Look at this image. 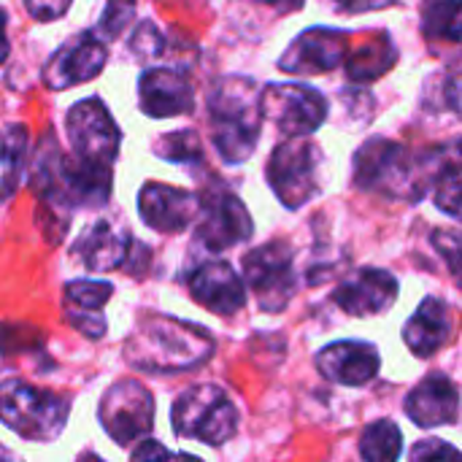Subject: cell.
Returning a JSON list of instances; mask_svg holds the SVG:
<instances>
[{"label": "cell", "mask_w": 462, "mask_h": 462, "mask_svg": "<svg viewBox=\"0 0 462 462\" xmlns=\"http://www.w3.org/2000/svg\"><path fill=\"white\" fill-rule=\"evenodd\" d=\"M254 233L252 217L246 206L241 203L238 195L233 192H214L200 200V214H198V230L195 238L211 249L222 252L230 246H238L249 241Z\"/></svg>", "instance_id": "8fae6325"}, {"label": "cell", "mask_w": 462, "mask_h": 462, "mask_svg": "<svg viewBox=\"0 0 462 462\" xmlns=\"http://www.w3.org/2000/svg\"><path fill=\"white\" fill-rule=\"evenodd\" d=\"M154 457H171V452L157 441H141V447L133 449V460H154Z\"/></svg>", "instance_id": "8d00e7d4"}, {"label": "cell", "mask_w": 462, "mask_h": 462, "mask_svg": "<svg viewBox=\"0 0 462 462\" xmlns=\"http://www.w3.org/2000/svg\"><path fill=\"white\" fill-rule=\"evenodd\" d=\"M439 84H441V108H452L462 116V76L457 73L439 76Z\"/></svg>", "instance_id": "e575fe53"}, {"label": "cell", "mask_w": 462, "mask_h": 462, "mask_svg": "<svg viewBox=\"0 0 462 462\" xmlns=\"http://www.w3.org/2000/svg\"><path fill=\"white\" fill-rule=\"evenodd\" d=\"M130 244H133L130 233L116 230L111 222L100 219L76 238L73 257L79 263H84V268H89V271H114V268L125 265Z\"/></svg>", "instance_id": "7402d4cb"}, {"label": "cell", "mask_w": 462, "mask_h": 462, "mask_svg": "<svg viewBox=\"0 0 462 462\" xmlns=\"http://www.w3.org/2000/svg\"><path fill=\"white\" fill-rule=\"evenodd\" d=\"M382 368L379 349L365 341H336L317 355V371L344 387H363Z\"/></svg>", "instance_id": "e0dca14e"}, {"label": "cell", "mask_w": 462, "mask_h": 462, "mask_svg": "<svg viewBox=\"0 0 462 462\" xmlns=\"http://www.w3.org/2000/svg\"><path fill=\"white\" fill-rule=\"evenodd\" d=\"M319 171L322 149L309 135L284 138L265 168L268 184L284 208H303L311 198L319 195Z\"/></svg>", "instance_id": "8992f818"}, {"label": "cell", "mask_w": 462, "mask_h": 462, "mask_svg": "<svg viewBox=\"0 0 462 462\" xmlns=\"http://www.w3.org/2000/svg\"><path fill=\"white\" fill-rule=\"evenodd\" d=\"M70 403L49 390H38L22 379L0 384V422L32 444H51L68 422Z\"/></svg>", "instance_id": "3957f363"}, {"label": "cell", "mask_w": 462, "mask_h": 462, "mask_svg": "<svg viewBox=\"0 0 462 462\" xmlns=\"http://www.w3.org/2000/svg\"><path fill=\"white\" fill-rule=\"evenodd\" d=\"M214 355V338L206 328L165 317L146 314L125 344V360L135 371L176 374L203 365Z\"/></svg>", "instance_id": "6da1fadb"}, {"label": "cell", "mask_w": 462, "mask_h": 462, "mask_svg": "<svg viewBox=\"0 0 462 462\" xmlns=\"http://www.w3.org/2000/svg\"><path fill=\"white\" fill-rule=\"evenodd\" d=\"M455 336V319H452V309L447 300L441 298H425L420 303V309L414 311V317L406 322L403 328V341L411 349V355L428 360L433 357L439 349H444Z\"/></svg>", "instance_id": "ffe728a7"}, {"label": "cell", "mask_w": 462, "mask_h": 462, "mask_svg": "<svg viewBox=\"0 0 462 462\" xmlns=\"http://www.w3.org/2000/svg\"><path fill=\"white\" fill-rule=\"evenodd\" d=\"M395 65V49L390 46V38H382V46H376V41L360 51H352V57L346 60V73L352 81H371L376 76H382L384 70H390Z\"/></svg>", "instance_id": "4316f807"}, {"label": "cell", "mask_w": 462, "mask_h": 462, "mask_svg": "<svg viewBox=\"0 0 462 462\" xmlns=\"http://www.w3.org/2000/svg\"><path fill=\"white\" fill-rule=\"evenodd\" d=\"M355 184L387 198H420L417 157L398 141L371 138L355 152Z\"/></svg>", "instance_id": "5b68a950"}, {"label": "cell", "mask_w": 462, "mask_h": 462, "mask_svg": "<svg viewBox=\"0 0 462 462\" xmlns=\"http://www.w3.org/2000/svg\"><path fill=\"white\" fill-rule=\"evenodd\" d=\"M130 49L135 57H157L162 54V35L152 22H141L138 30L130 35Z\"/></svg>", "instance_id": "1f68e13d"}, {"label": "cell", "mask_w": 462, "mask_h": 462, "mask_svg": "<svg viewBox=\"0 0 462 462\" xmlns=\"http://www.w3.org/2000/svg\"><path fill=\"white\" fill-rule=\"evenodd\" d=\"M133 19V0H108V5H106V11H103V16H100V22H97V30H95V35L103 41V38H116L125 27H127V22Z\"/></svg>", "instance_id": "4dcf8cb0"}, {"label": "cell", "mask_w": 462, "mask_h": 462, "mask_svg": "<svg viewBox=\"0 0 462 462\" xmlns=\"http://www.w3.org/2000/svg\"><path fill=\"white\" fill-rule=\"evenodd\" d=\"M111 195V165L87 157H62V203L103 206Z\"/></svg>", "instance_id": "44dd1931"}, {"label": "cell", "mask_w": 462, "mask_h": 462, "mask_svg": "<svg viewBox=\"0 0 462 462\" xmlns=\"http://www.w3.org/2000/svg\"><path fill=\"white\" fill-rule=\"evenodd\" d=\"M141 111L152 119L181 116L195 108V92L184 73L173 68H149L138 81Z\"/></svg>", "instance_id": "2e32d148"}, {"label": "cell", "mask_w": 462, "mask_h": 462, "mask_svg": "<svg viewBox=\"0 0 462 462\" xmlns=\"http://www.w3.org/2000/svg\"><path fill=\"white\" fill-rule=\"evenodd\" d=\"M398 279L384 268H357L333 292V300L349 317H376L395 306Z\"/></svg>", "instance_id": "7c38bea8"}, {"label": "cell", "mask_w": 462, "mask_h": 462, "mask_svg": "<svg viewBox=\"0 0 462 462\" xmlns=\"http://www.w3.org/2000/svg\"><path fill=\"white\" fill-rule=\"evenodd\" d=\"M333 5L338 14H365V11H379L384 5H393L395 0H325Z\"/></svg>", "instance_id": "d590c367"}, {"label": "cell", "mask_w": 462, "mask_h": 462, "mask_svg": "<svg viewBox=\"0 0 462 462\" xmlns=\"http://www.w3.org/2000/svg\"><path fill=\"white\" fill-rule=\"evenodd\" d=\"M211 138L219 157L230 165L249 160L263 127V89L246 76L222 79L208 95Z\"/></svg>", "instance_id": "7a4b0ae2"}, {"label": "cell", "mask_w": 462, "mask_h": 462, "mask_svg": "<svg viewBox=\"0 0 462 462\" xmlns=\"http://www.w3.org/2000/svg\"><path fill=\"white\" fill-rule=\"evenodd\" d=\"M414 462H430V460H462V452L457 447L447 444V441H439V439H425L420 441L411 455H409Z\"/></svg>", "instance_id": "d6a6232c"}, {"label": "cell", "mask_w": 462, "mask_h": 462, "mask_svg": "<svg viewBox=\"0 0 462 462\" xmlns=\"http://www.w3.org/2000/svg\"><path fill=\"white\" fill-rule=\"evenodd\" d=\"M433 249L439 252V257L444 260V265L449 268L455 284L462 287V236L452 233V230H436L430 236Z\"/></svg>", "instance_id": "f546056e"}, {"label": "cell", "mask_w": 462, "mask_h": 462, "mask_svg": "<svg viewBox=\"0 0 462 462\" xmlns=\"http://www.w3.org/2000/svg\"><path fill=\"white\" fill-rule=\"evenodd\" d=\"M106 65V46L95 32L70 38L43 68V81L51 89H68L95 79Z\"/></svg>", "instance_id": "5bb4252c"}, {"label": "cell", "mask_w": 462, "mask_h": 462, "mask_svg": "<svg viewBox=\"0 0 462 462\" xmlns=\"http://www.w3.org/2000/svg\"><path fill=\"white\" fill-rule=\"evenodd\" d=\"M403 455V433L393 420H376L363 430L360 457L368 462H393Z\"/></svg>", "instance_id": "d4e9b609"}, {"label": "cell", "mask_w": 462, "mask_h": 462, "mask_svg": "<svg viewBox=\"0 0 462 462\" xmlns=\"http://www.w3.org/2000/svg\"><path fill=\"white\" fill-rule=\"evenodd\" d=\"M114 287L108 282L79 279L65 284V319L87 338H100L106 333V319L100 309L111 300Z\"/></svg>", "instance_id": "603a6c76"}, {"label": "cell", "mask_w": 462, "mask_h": 462, "mask_svg": "<svg viewBox=\"0 0 462 462\" xmlns=\"http://www.w3.org/2000/svg\"><path fill=\"white\" fill-rule=\"evenodd\" d=\"M27 157V127L5 125L0 130V203L11 200Z\"/></svg>", "instance_id": "cb8c5ba5"}, {"label": "cell", "mask_w": 462, "mask_h": 462, "mask_svg": "<svg viewBox=\"0 0 462 462\" xmlns=\"http://www.w3.org/2000/svg\"><path fill=\"white\" fill-rule=\"evenodd\" d=\"M433 198H436V206L462 222V165L457 168H447L436 181H433Z\"/></svg>", "instance_id": "f1b7e54d"}, {"label": "cell", "mask_w": 462, "mask_h": 462, "mask_svg": "<svg viewBox=\"0 0 462 462\" xmlns=\"http://www.w3.org/2000/svg\"><path fill=\"white\" fill-rule=\"evenodd\" d=\"M430 43H462V0H439L425 11L422 22Z\"/></svg>", "instance_id": "484cf974"}, {"label": "cell", "mask_w": 462, "mask_h": 462, "mask_svg": "<svg viewBox=\"0 0 462 462\" xmlns=\"http://www.w3.org/2000/svg\"><path fill=\"white\" fill-rule=\"evenodd\" d=\"M100 425L119 447L141 441L154 425L152 393L138 379H122L111 384L100 401Z\"/></svg>", "instance_id": "9c48e42d"}, {"label": "cell", "mask_w": 462, "mask_h": 462, "mask_svg": "<svg viewBox=\"0 0 462 462\" xmlns=\"http://www.w3.org/2000/svg\"><path fill=\"white\" fill-rule=\"evenodd\" d=\"M260 3H265V5H271V8H276V11L287 14V11H298V8H303V3H306V0H260Z\"/></svg>", "instance_id": "74e56055"}, {"label": "cell", "mask_w": 462, "mask_h": 462, "mask_svg": "<svg viewBox=\"0 0 462 462\" xmlns=\"http://www.w3.org/2000/svg\"><path fill=\"white\" fill-rule=\"evenodd\" d=\"M152 152L165 160V162H179V165H198L203 162V143L195 130H176L165 133L154 141Z\"/></svg>", "instance_id": "83f0119b"}, {"label": "cell", "mask_w": 462, "mask_h": 462, "mask_svg": "<svg viewBox=\"0 0 462 462\" xmlns=\"http://www.w3.org/2000/svg\"><path fill=\"white\" fill-rule=\"evenodd\" d=\"M244 279L263 311L279 314L295 295L292 249L284 241L263 244L244 254Z\"/></svg>", "instance_id": "52a82bcc"}, {"label": "cell", "mask_w": 462, "mask_h": 462, "mask_svg": "<svg viewBox=\"0 0 462 462\" xmlns=\"http://www.w3.org/2000/svg\"><path fill=\"white\" fill-rule=\"evenodd\" d=\"M263 116L271 119L284 138L311 135L328 119V100L319 89L306 84H268L263 89Z\"/></svg>", "instance_id": "ba28073f"}, {"label": "cell", "mask_w": 462, "mask_h": 462, "mask_svg": "<svg viewBox=\"0 0 462 462\" xmlns=\"http://www.w3.org/2000/svg\"><path fill=\"white\" fill-rule=\"evenodd\" d=\"M406 417L420 428L452 425L460 414V393L447 374H428L406 395Z\"/></svg>", "instance_id": "d6986e66"}, {"label": "cell", "mask_w": 462, "mask_h": 462, "mask_svg": "<svg viewBox=\"0 0 462 462\" xmlns=\"http://www.w3.org/2000/svg\"><path fill=\"white\" fill-rule=\"evenodd\" d=\"M346 43L349 35L333 27H311L300 32L290 49L282 54L279 68L287 73H328L338 68L346 57Z\"/></svg>", "instance_id": "4fadbf2b"}, {"label": "cell", "mask_w": 462, "mask_h": 462, "mask_svg": "<svg viewBox=\"0 0 462 462\" xmlns=\"http://www.w3.org/2000/svg\"><path fill=\"white\" fill-rule=\"evenodd\" d=\"M65 130H68L73 154L95 160V162H108V165L116 160L122 133H119L116 122L111 119L108 108L103 106V100H97V97L79 100L68 111Z\"/></svg>", "instance_id": "30bf717a"}, {"label": "cell", "mask_w": 462, "mask_h": 462, "mask_svg": "<svg viewBox=\"0 0 462 462\" xmlns=\"http://www.w3.org/2000/svg\"><path fill=\"white\" fill-rule=\"evenodd\" d=\"M70 3L73 0H24V8L38 22H54L70 8Z\"/></svg>", "instance_id": "836d02e7"}, {"label": "cell", "mask_w": 462, "mask_h": 462, "mask_svg": "<svg viewBox=\"0 0 462 462\" xmlns=\"http://www.w3.org/2000/svg\"><path fill=\"white\" fill-rule=\"evenodd\" d=\"M5 22H8V16H5V11L0 8V65L8 60V35H5Z\"/></svg>", "instance_id": "f35d334b"}, {"label": "cell", "mask_w": 462, "mask_h": 462, "mask_svg": "<svg viewBox=\"0 0 462 462\" xmlns=\"http://www.w3.org/2000/svg\"><path fill=\"white\" fill-rule=\"evenodd\" d=\"M189 295L219 317H233L246 306V287L230 263H203L189 276Z\"/></svg>", "instance_id": "ac0fdd59"}, {"label": "cell", "mask_w": 462, "mask_h": 462, "mask_svg": "<svg viewBox=\"0 0 462 462\" xmlns=\"http://www.w3.org/2000/svg\"><path fill=\"white\" fill-rule=\"evenodd\" d=\"M176 436L206 447L227 444L238 430V409L217 384H195L179 395L171 411Z\"/></svg>", "instance_id": "277c9868"}, {"label": "cell", "mask_w": 462, "mask_h": 462, "mask_svg": "<svg viewBox=\"0 0 462 462\" xmlns=\"http://www.w3.org/2000/svg\"><path fill=\"white\" fill-rule=\"evenodd\" d=\"M141 219L157 233H181L200 214V198L187 189L149 181L138 195Z\"/></svg>", "instance_id": "9a60e30c"}]
</instances>
